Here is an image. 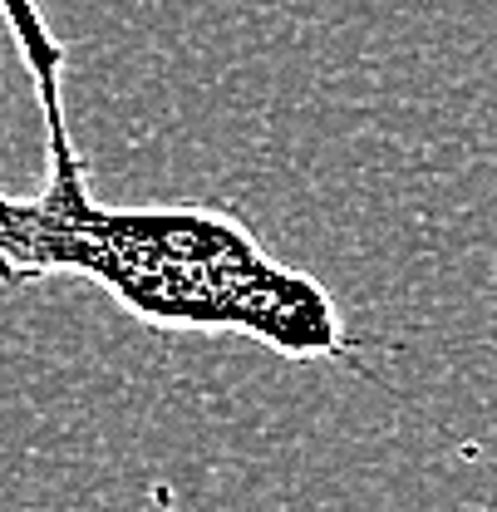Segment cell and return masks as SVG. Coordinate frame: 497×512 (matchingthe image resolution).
Segmentation results:
<instances>
[{
    "mask_svg": "<svg viewBox=\"0 0 497 512\" xmlns=\"http://www.w3.org/2000/svg\"><path fill=\"white\" fill-rule=\"evenodd\" d=\"M0 20L30 69L45 128V188L10 197L0 188V286L84 276L128 316L158 330L251 335L281 360H350L335 296L256 242L227 207H104L64 114V45L35 0H0Z\"/></svg>",
    "mask_w": 497,
    "mask_h": 512,
    "instance_id": "cell-1",
    "label": "cell"
}]
</instances>
